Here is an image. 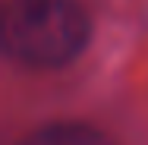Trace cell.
<instances>
[{
	"label": "cell",
	"mask_w": 148,
	"mask_h": 145,
	"mask_svg": "<svg viewBox=\"0 0 148 145\" xmlns=\"http://www.w3.org/2000/svg\"><path fill=\"white\" fill-rule=\"evenodd\" d=\"M0 38L10 60L35 69H57L85 51L91 22L76 0H10Z\"/></svg>",
	"instance_id": "1"
},
{
	"label": "cell",
	"mask_w": 148,
	"mask_h": 145,
	"mask_svg": "<svg viewBox=\"0 0 148 145\" xmlns=\"http://www.w3.org/2000/svg\"><path fill=\"white\" fill-rule=\"evenodd\" d=\"M19 145H110L107 136L82 123H51L25 136Z\"/></svg>",
	"instance_id": "2"
}]
</instances>
